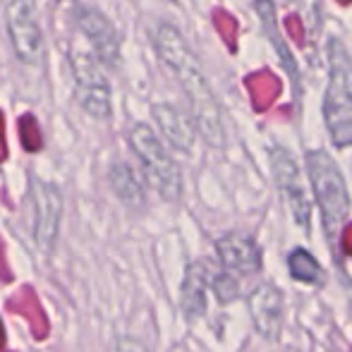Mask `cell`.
I'll return each mask as SVG.
<instances>
[{
  "mask_svg": "<svg viewBox=\"0 0 352 352\" xmlns=\"http://www.w3.org/2000/svg\"><path fill=\"white\" fill-rule=\"evenodd\" d=\"M211 287L216 290L221 302H232L237 297V280H232L230 274H221L216 278L211 276Z\"/></svg>",
  "mask_w": 352,
  "mask_h": 352,
  "instance_id": "19",
  "label": "cell"
},
{
  "mask_svg": "<svg viewBox=\"0 0 352 352\" xmlns=\"http://www.w3.org/2000/svg\"><path fill=\"white\" fill-rule=\"evenodd\" d=\"M113 352H148L146 345L137 338H130V336H122V338L116 340L113 345Z\"/></svg>",
  "mask_w": 352,
  "mask_h": 352,
  "instance_id": "21",
  "label": "cell"
},
{
  "mask_svg": "<svg viewBox=\"0 0 352 352\" xmlns=\"http://www.w3.org/2000/svg\"><path fill=\"white\" fill-rule=\"evenodd\" d=\"M250 311L261 338L276 340L283 326V295L276 285L261 283L250 297Z\"/></svg>",
  "mask_w": 352,
  "mask_h": 352,
  "instance_id": "11",
  "label": "cell"
},
{
  "mask_svg": "<svg viewBox=\"0 0 352 352\" xmlns=\"http://www.w3.org/2000/svg\"><path fill=\"white\" fill-rule=\"evenodd\" d=\"M285 29H287V34H290V38L295 43H305V29H302V22H300V17L297 14H287L285 17Z\"/></svg>",
  "mask_w": 352,
  "mask_h": 352,
  "instance_id": "22",
  "label": "cell"
},
{
  "mask_svg": "<svg viewBox=\"0 0 352 352\" xmlns=\"http://www.w3.org/2000/svg\"><path fill=\"white\" fill-rule=\"evenodd\" d=\"M211 285V271L206 264L195 261L187 266L185 283H182V311L190 319H197L206 309V290Z\"/></svg>",
  "mask_w": 352,
  "mask_h": 352,
  "instance_id": "13",
  "label": "cell"
},
{
  "mask_svg": "<svg viewBox=\"0 0 352 352\" xmlns=\"http://www.w3.org/2000/svg\"><path fill=\"white\" fill-rule=\"evenodd\" d=\"M130 146L140 158L144 175L151 182V187L163 197L166 201H177L182 192V177L177 170L175 161L166 146L156 137V132L144 122H137L130 130Z\"/></svg>",
  "mask_w": 352,
  "mask_h": 352,
  "instance_id": "2",
  "label": "cell"
},
{
  "mask_svg": "<svg viewBox=\"0 0 352 352\" xmlns=\"http://www.w3.org/2000/svg\"><path fill=\"white\" fill-rule=\"evenodd\" d=\"M340 3H343V5H348V3H352V0H340Z\"/></svg>",
  "mask_w": 352,
  "mask_h": 352,
  "instance_id": "27",
  "label": "cell"
},
{
  "mask_svg": "<svg viewBox=\"0 0 352 352\" xmlns=\"http://www.w3.org/2000/svg\"><path fill=\"white\" fill-rule=\"evenodd\" d=\"M19 132H22L24 144H27L29 151H36V148L41 146V137L36 135V122L32 120V116H27L19 122Z\"/></svg>",
  "mask_w": 352,
  "mask_h": 352,
  "instance_id": "20",
  "label": "cell"
},
{
  "mask_svg": "<svg viewBox=\"0 0 352 352\" xmlns=\"http://www.w3.org/2000/svg\"><path fill=\"white\" fill-rule=\"evenodd\" d=\"M307 168H309V177H311V185H314L316 199H319L326 235L333 240L350 211V197L348 190H345L343 175H340L333 158L324 151H311L307 156Z\"/></svg>",
  "mask_w": 352,
  "mask_h": 352,
  "instance_id": "3",
  "label": "cell"
},
{
  "mask_svg": "<svg viewBox=\"0 0 352 352\" xmlns=\"http://www.w3.org/2000/svg\"><path fill=\"white\" fill-rule=\"evenodd\" d=\"M70 67L74 77V96L84 113L91 118L106 120L111 116V84L101 70V63L89 48L72 46Z\"/></svg>",
  "mask_w": 352,
  "mask_h": 352,
  "instance_id": "5",
  "label": "cell"
},
{
  "mask_svg": "<svg viewBox=\"0 0 352 352\" xmlns=\"http://www.w3.org/2000/svg\"><path fill=\"white\" fill-rule=\"evenodd\" d=\"M108 177H111L113 192H116L122 204L130 206V209H142L144 201H146L144 187H142V182L137 180L135 170H132L127 163H113Z\"/></svg>",
  "mask_w": 352,
  "mask_h": 352,
  "instance_id": "14",
  "label": "cell"
},
{
  "mask_svg": "<svg viewBox=\"0 0 352 352\" xmlns=\"http://www.w3.org/2000/svg\"><path fill=\"white\" fill-rule=\"evenodd\" d=\"M290 274L295 276L297 280L302 283H311V285H316V283L324 280V271H321V266L314 261V256L309 254V252L305 250H295L290 254Z\"/></svg>",
  "mask_w": 352,
  "mask_h": 352,
  "instance_id": "17",
  "label": "cell"
},
{
  "mask_svg": "<svg viewBox=\"0 0 352 352\" xmlns=\"http://www.w3.org/2000/svg\"><path fill=\"white\" fill-rule=\"evenodd\" d=\"M156 51L163 58L170 72L177 77V82L182 84L187 98H190V106L195 111L197 125L201 127L206 142L218 146L223 142V127H221V113H218V103L213 98L206 77L201 72L197 58L192 56V51L187 48L185 38L180 36L175 27L170 24H163L156 32Z\"/></svg>",
  "mask_w": 352,
  "mask_h": 352,
  "instance_id": "1",
  "label": "cell"
},
{
  "mask_svg": "<svg viewBox=\"0 0 352 352\" xmlns=\"http://www.w3.org/2000/svg\"><path fill=\"white\" fill-rule=\"evenodd\" d=\"M5 348V331H3V324H0V350Z\"/></svg>",
  "mask_w": 352,
  "mask_h": 352,
  "instance_id": "25",
  "label": "cell"
},
{
  "mask_svg": "<svg viewBox=\"0 0 352 352\" xmlns=\"http://www.w3.org/2000/svg\"><path fill=\"white\" fill-rule=\"evenodd\" d=\"M343 247H345V252H350L352 254V226L345 230V235H343Z\"/></svg>",
  "mask_w": 352,
  "mask_h": 352,
  "instance_id": "24",
  "label": "cell"
},
{
  "mask_svg": "<svg viewBox=\"0 0 352 352\" xmlns=\"http://www.w3.org/2000/svg\"><path fill=\"white\" fill-rule=\"evenodd\" d=\"M77 27L82 36L87 38L89 51L98 58L101 65H116L118 53H120V41L103 12L94 8H77Z\"/></svg>",
  "mask_w": 352,
  "mask_h": 352,
  "instance_id": "8",
  "label": "cell"
},
{
  "mask_svg": "<svg viewBox=\"0 0 352 352\" xmlns=\"http://www.w3.org/2000/svg\"><path fill=\"white\" fill-rule=\"evenodd\" d=\"M8 307H10V311H19V314L27 316L29 324H32L34 336H36L38 340L46 338L48 336V321H46V314H43L41 305H38V300H36V295H34L32 287H24L14 300H10Z\"/></svg>",
  "mask_w": 352,
  "mask_h": 352,
  "instance_id": "16",
  "label": "cell"
},
{
  "mask_svg": "<svg viewBox=\"0 0 352 352\" xmlns=\"http://www.w3.org/2000/svg\"><path fill=\"white\" fill-rule=\"evenodd\" d=\"M245 87H247V91L252 94V106H254L256 111H266V108L278 98L283 84L274 72L261 70V72L250 74V77L245 79Z\"/></svg>",
  "mask_w": 352,
  "mask_h": 352,
  "instance_id": "15",
  "label": "cell"
},
{
  "mask_svg": "<svg viewBox=\"0 0 352 352\" xmlns=\"http://www.w3.org/2000/svg\"><path fill=\"white\" fill-rule=\"evenodd\" d=\"M8 34L12 51L24 65H38L43 60V32L38 24V14L32 0H8L5 5Z\"/></svg>",
  "mask_w": 352,
  "mask_h": 352,
  "instance_id": "6",
  "label": "cell"
},
{
  "mask_svg": "<svg viewBox=\"0 0 352 352\" xmlns=\"http://www.w3.org/2000/svg\"><path fill=\"white\" fill-rule=\"evenodd\" d=\"M0 158H5V140L0 142Z\"/></svg>",
  "mask_w": 352,
  "mask_h": 352,
  "instance_id": "26",
  "label": "cell"
},
{
  "mask_svg": "<svg viewBox=\"0 0 352 352\" xmlns=\"http://www.w3.org/2000/svg\"><path fill=\"white\" fill-rule=\"evenodd\" d=\"M153 118H156L163 137H166L177 151H192L195 127H192V122L187 120L177 108L168 106V103H156V106H153Z\"/></svg>",
  "mask_w": 352,
  "mask_h": 352,
  "instance_id": "12",
  "label": "cell"
},
{
  "mask_svg": "<svg viewBox=\"0 0 352 352\" xmlns=\"http://www.w3.org/2000/svg\"><path fill=\"white\" fill-rule=\"evenodd\" d=\"M32 209H34V240L41 252H53L60 232L63 218V195L53 182H43L32 177Z\"/></svg>",
  "mask_w": 352,
  "mask_h": 352,
  "instance_id": "7",
  "label": "cell"
},
{
  "mask_svg": "<svg viewBox=\"0 0 352 352\" xmlns=\"http://www.w3.org/2000/svg\"><path fill=\"white\" fill-rule=\"evenodd\" d=\"M218 259L232 274H256L261 269V252L256 242L245 232H228L216 242Z\"/></svg>",
  "mask_w": 352,
  "mask_h": 352,
  "instance_id": "10",
  "label": "cell"
},
{
  "mask_svg": "<svg viewBox=\"0 0 352 352\" xmlns=\"http://www.w3.org/2000/svg\"><path fill=\"white\" fill-rule=\"evenodd\" d=\"M0 276H3L5 280H12V274H10V269L5 266V252H3V242H0Z\"/></svg>",
  "mask_w": 352,
  "mask_h": 352,
  "instance_id": "23",
  "label": "cell"
},
{
  "mask_svg": "<svg viewBox=\"0 0 352 352\" xmlns=\"http://www.w3.org/2000/svg\"><path fill=\"white\" fill-rule=\"evenodd\" d=\"M213 22H216L218 34H221L223 41L228 43V48L235 51L237 48V22L235 19H232L226 10H216V12H213Z\"/></svg>",
  "mask_w": 352,
  "mask_h": 352,
  "instance_id": "18",
  "label": "cell"
},
{
  "mask_svg": "<svg viewBox=\"0 0 352 352\" xmlns=\"http://www.w3.org/2000/svg\"><path fill=\"white\" fill-rule=\"evenodd\" d=\"M331 87L326 91V122L338 146L352 144V63L340 43L331 46Z\"/></svg>",
  "mask_w": 352,
  "mask_h": 352,
  "instance_id": "4",
  "label": "cell"
},
{
  "mask_svg": "<svg viewBox=\"0 0 352 352\" xmlns=\"http://www.w3.org/2000/svg\"><path fill=\"white\" fill-rule=\"evenodd\" d=\"M274 173H276V180H278V190L285 199L287 209H290L292 218H295L297 226H302L307 230L309 228V199L305 195V187H302L300 180V173H297V166L285 151H274Z\"/></svg>",
  "mask_w": 352,
  "mask_h": 352,
  "instance_id": "9",
  "label": "cell"
}]
</instances>
